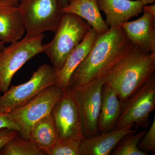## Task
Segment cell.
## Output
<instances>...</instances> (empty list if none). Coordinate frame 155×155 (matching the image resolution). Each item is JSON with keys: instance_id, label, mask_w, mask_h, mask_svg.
I'll return each instance as SVG.
<instances>
[{"instance_id": "8", "label": "cell", "mask_w": 155, "mask_h": 155, "mask_svg": "<svg viewBox=\"0 0 155 155\" xmlns=\"http://www.w3.org/2000/svg\"><path fill=\"white\" fill-rule=\"evenodd\" d=\"M155 109V74L139 89L122 102V112L116 129L133 124L134 129L146 128Z\"/></svg>"}, {"instance_id": "1", "label": "cell", "mask_w": 155, "mask_h": 155, "mask_svg": "<svg viewBox=\"0 0 155 155\" xmlns=\"http://www.w3.org/2000/svg\"><path fill=\"white\" fill-rule=\"evenodd\" d=\"M134 47L121 25L97 35L88 54L73 72L68 88L104 78Z\"/></svg>"}, {"instance_id": "17", "label": "cell", "mask_w": 155, "mask_h": 155, "mask_svg": "<svg viewBox=\"0 0 155 155\" xmlns=\"http://www.w3.org/2000/svg\"><path fill=\"white\" fill-rule=\"evenodd\" d=\"M122 101L118 98L114 91L106 84L102 90V100L99 117V133L116 129L122 112Z\"/></svg>"}, {"instance_id": "12", "label": "cell", "mask_w": 155, "mask_h": 155, "mask_svg": "<svg viewBox=\"0 0 155 155\" xmlns=\"http://www.w3.org/2000/svg\"><path fill=\"white\" fill-rule=\"evenodd\" d=\"M25 30L18 3L0 0V41L11 44L22 38Z\"/></svg>"}, {"instance_id": "10", "label": "cell", "mask_w": 155, "mask_h": 155, "mask_svg": "<svg viewBox=\"0 0 155 155\" xmlns=\"http://www.w3.org/2000/svg\"><path fill=\"white\" fill-rule=\"evenodd\" d=\"M51 115L59 139L83 138L77 107L70 89L63 91L61 99L54 107Z\"/></svg>"}, {"instance_id": "6", "label": "cell", "mask_w": 155, "mask_h": 155, "mask_svg": "<svg viewBox=\"0 0 155 155\" xmlns=\"http://www.w3.org/2000/svg\"><path fill=\"white\" fill-rule=\"evenodd\" d=\"M56 71L52 66H40L29 80L19 85H12L0 96V113L11 110L29 102L40 93L56 84Z\"/></svg>"}, {"instance_id": "5", "label": "cell", "mask_w": 155, "mask_h": 155, "mask_svg": "<svg viewBox=\"0 0 155 155\" xmlns=\"http://www.w3.org/2000/svg\"><path fill=\"white\" fill-rule=\"evenodd\" d=\"M26 35L37 36L55 32L62 13L59 0H18Z\"/></svg>"}, {"instance_id": "28", "label": "cell", "mask_w": 155, "mask_h": 155, "mask_svg": "<svg viewBox=\"0 0 155 155\" xmlns=\"http://www.w3.org/2000/svg\"><path fill=\"white\" fill-rule=\"evenodd\" d=\"M5 44L2 42L0 41V51H2L5 48Z\"/></svg>"}, {"instance_id": "2", "label": "cell", "mask_w": 155, "mask_h": 155, "mask_svg": "<svg viewBox=\"0 0 155 155\" xmlns=\"http://www.w3.org/2000/svg\"><path fill=\"white\" fill-rule=\"evenodd\" d=\"M155 71V53L145 52L134 47L103 79L123 102L146 83Z\"/></svg>"}, {"instance_id": "21", "label": "cell", "mask_w": 155, "mask_h": 155, "mask_svg": "<svg viewBox=\"0 0 155 155\" xmlns=\"http://www.w3.org/2000/svg\"><path fill=\"white\" fill-rule=\"evenodd\" d=\"M81 140L77 139H59L46 155H80Z\"/></svg>"}, {"instance_id": "3", "label": "cell", "mask_w": 155, "mask_h": 155, "mask_svg": "<svg viewBox=\"0 0 155 155\" xmlns=\"http://www.w3.org/2000/svg\"><path fill=\"white\" fill-rule=\"evenodd\" d=\"M91 28L86 21L75 14H62L54 38L44 45L43 53L49 58L56 71L62 68L69 54Z\"/></svg>"}, {"instance_id": "14", "label": "cell", "mask_w": 155, "mask_h": 155, "mask_svg": "<svg viewBox=\"0 0 155 155\" xmlns=\"http://www.w3.org/2000/svg\"><path fill=\"white\" fill-rule=\"evenodd\" d=\"M100 11L105 14L109 28L120 26L143 12L144 5L140 0H97Z\"/></svg>"}, {"instance_id": "7", "label": "cell", "mask_w": 155, "mask_h": 155, "mask_svg": "<svg viewBox=\"0 0 155 155\" xmlns=\"http://www.w3.org/2000/svg\"><path fill=\"white\" fill-rule=\"evenodd\" d=\"M104 84L102 78L69 88L77 107L83 138L99 133L98 124Z\"/></svg>"}, {"instance_id": "26", "label": "cell", "mask_w": 155, "mask_h": 155, "mask_svg": "<svg viewBox=\"0 0 155 155\" xmlns=\"http://www.w3.org/2000/svg\"><path fill=\"white\" fill-rule=\"evenodd\" d=\"M145 5H149L153 4L155 0H140Z\"/></svg>"}, {"instance_id": "11", "label": "cell", "mask_w": 155, "mask_h": 155, "mask_svg": "<svg viewBox=\"0 0 155 155\" xmlns=\"http://www.w3.org/2000/svg\"><path fill=\"white\" fill-rule=\"evenodd\" d=\"M143 12L138 19L120 25L134 47L145 52L155 53V16Z\"/></svg>"}, {"instance_id": "24", "label": "cell", "mask_w": 155, "mask_h": 155, "mask_svg": "<svg viewBox=\"0 0 155 155\" xmlns=\"http://www.w3.org/2000/svg\"><path fill=\"white\" fill-rule=\"evenodd\" d=\"M19 134L18 131L13 129L8 128L0 129V150L11 140L19 135Z\"/></svg>"}, {"instance_id": "15", "label": "cell", "mask_w": 155, "mask_h": 155, "mask_svg": "<svg viewBox=\"0 0 155 155\" xmlns=\"http://www.w3.org/2000/svg\"><path fill=\"white\" fill-rule=\"evenodd\" d=\"M97 36L96 31L91 28L83 41L70 53L62 68L56 71V86L63 91L68 88L73 72L88 54Z\"/></svg>"}, {"instance_id": "27", "label": "cell", "mask_w": 155, "mask_h": 155, "mask_svg": "<svg viewBox=\"0 0 155 155\" xmlns=\"http://www.w3.org/2000/svg\"><path fill=\"white\" fill-rule=\"evenodd\" d=\"M69 1V0H59L62 8L63 6L65 5Z\"/></svg>"}, {"instance_id": "9", "label": "cell", "mask_w": 155, "mask_h": 155, "mask_svg": "<svg viewBox=\"0 0 155 155\" xmlns=\"http://www.w3.org/2000/svg\"><path fill=\"white\" fill-rule=\"evenodd\" d=\"M63 90L55 85L40 93L29 102L9 112L21 129L22 138L28 139L33 125L51 114L54 107L61 99Z\"/></svg>"}, {"instance_id": "19", "label": "cell", "mask_w": 155, "mask_h": 155, "mask_svg": "<svg viewBox=\"0 0 155 155\" xmlns=\"http://www.w3.org/2000/svg\"><path fill=\"white\" fill-rule=\"evenodd\" d=\"M1 155H45L30 139L14 137L0 150Z\"/></svg>"}, {"instance_id": "13", "label": "cell", "mask_w": 155, "mask_h": 155, "mask_svg": "<svg viewBox=\"0 0 155 155\" xmlns=\"http://www.w3.org/2000/svg\"><path fill=\"white\" fill-rule=\"evenodd\" d=\"M133 124H131L82 139L80 141V155H110L115 147L125 136L137 131L136 129H133Z\"/></svg>"}, {"instance_id": "18", "label": "cell", "mask_w": 155, "mask_h": 155, "mask_svg": "<svg viewBox=\"0 0 155 155\" xmlns=\"http://www.w3.org/2000/svg\"><path fill=\"white\" fill-rule=\"evenodd\" d=\"M29 139L46 155L59 139L51 114L39 120L33 125Z\"/></svg>"}, {"instance_id": "16", "label": "cell", "mask_w": 155, "mask_h": 155, "mask_svg": "<svg viewBox=\"0 0 155 155\" xmlns=\"http://www.w3.org/2000/svg\"><path fill=\"white\" fill-rule=\"evenodd\" d=\"M62 14H75L82 18L91 26L97 35L109 30V26L103 19L97 0H69L61 9Z\"/></svg>"}, {"instance_id": "23", "label": "cell", "mask_w": 155, "mask_h": 155, "mask_svg": "<svg viewBox=\"0 0 155 155\" xmlns=\"http://www.w3.org/2000/svg\"><path fill=\"white\" fill-rule=\"evenodd\" d=\"M3 128L16 130L19 134L21 132V128L9 113H0V129Z\"/></svg>"}, {"instance_id": "4", "label": "cell", "mask_w": 155, "mask_h": 155, "mask_svg": "<svg viewBox=\"0 0 155 155\" xmlns=\"http://www.w3.org/2000/svg\"><path fill=\"white\" fill-rule=\"evenodd\" d=\"M44 34L10 44L0 51V93L9 88L16 72L31 59L43 53Z\"/></svg>"}, {"instance_id": "22", "label": "cell", "mask_w": 155, "mask_h": 155, "mask_svg": "<svg viewBox=\"0 0 155 155\" xmlns=\"http://www.w3.org/2000/svg\"><path fill=\"white\" fill-rule=\"evenodd\" d=\"M138 148L147 155L150 153H155V118L149 129L147 130L138 144Z\"/></svg>"}, {"instance_id": "20", "label": "cell", "mask_w": 155, "mask_h": 155, "mask_svg": "<svg viewBox=\"0 0 155 155\" xmlns=\"http://www.w3.org/2000/svg\"><path fill=\"white\" fill-rule=\"evenodd\" d=\"M147 130L131 132L125 136L115 147L110 155H147L138 148V144Z\"/></svg>"}, {"instance_id": "29", "label": "cell", "mask_w": 155, "mask_h": 155, "mask_svg": "<svg viewBox=\"0 0 155 155\" xmlns=\"http://www.w3.org/2000/svg\"><path fill=\"white\" fill-rule=\"evenodd\" d=\"M15 2H16L18 3V0H15Z\"/></svg>"}, {"instance_id": "25", "label": "cell", "mask_w": 155, "mask_h": 155, "mask_svg": "<svg viewBox=\"0 0 155 155\" xmlns=\"http://www.w3.org/2000/svg\"><path fill=\"white\" fill-rule=\"evenodd\" d=\"M143 11H147L150 14L155 16V5L152 4V5H145L143 8Z\"/></svg>"}]
</instances>
